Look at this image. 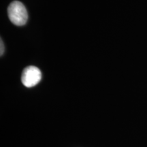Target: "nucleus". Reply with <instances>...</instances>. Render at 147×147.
<instances>
[{"label":"nucleus","mask_w":147,"mask_h":147,"mask_svg":"<svg viewBox=\"0 0 147 147\" xmlns=\"http://www.w3.org/2000/svg\"><path fill=\"white\" fill-rule=\"evenodd\" d=\"M42 78V73L39 68L35 66H29L24 69L22 73L21 81L25 87L30 88L39 83Z\"/></svg>","instance_id":"nucleus-2"},{"label":"nucleus","mask_w":147,"mask_h":147,"mask_svg":"<svg viewBox=\"0 0 147 147\" xmlns=\"http://www.w3.org/2000/svg\"><path fill=\"white\" fill-rule=\"evenodd\" d=\"M8 14L10 21L17 26H22L27 23L28 13L25 5L18 1H14L9 5Z\"/></svg>","instance_id":"nucleus-1"},{"label":"nucleus","mask_w":147,"mask_h":147,"mask_svg":"<svg viewBox=\"0 0 147 147\" xmlns=\"http://www.w3.org/2000/svg\"><path fill=\"white\" fill-rule=\"evenodd\" d=\"M0 43H1V51H0V54H1V55H3V52H4V47H3V42L1 40V42H0Z\"/></svg>","instance_id":"nucleus-3"}]
</instances>
